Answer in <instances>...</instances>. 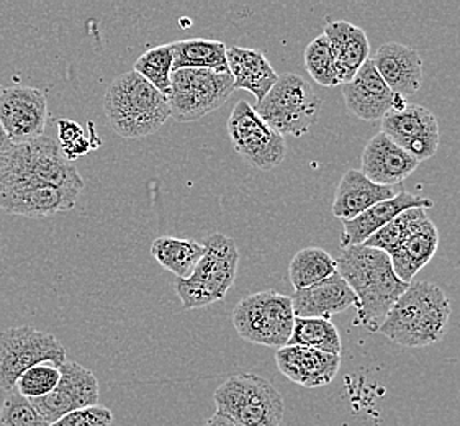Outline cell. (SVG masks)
I'll list each match as a JSON object with an SVG mask.
<instances>
[{"instance_id": "6da1fadb", "label": "cell", "mask_w": 460, "mask_h": 426, "mask_svg": "<svg viewBox=\"0 0 460 426\" xmlns=\"http://www.w3.org/2000/svg\"><path fill=\"white\" fill-rule=\"evenodd\" d=\"M336 268L358 298V318L354 324L377 332L390 308L410 284L398 279L387 253L364 244L342 248Z\"/></svg>"}, {"instance_id": "7a4b0ae2", "label": "cell", "mask_w": 460, "mask_h": 426, "mask_svg": "<svg viewBox=\"0 0 460 426\" xmlns=\"http://www.w3.org/2000/svg\"><path fill=\"white\" fill-rule=\"evenodd\" d=\"M449 320L451 302L446 292L423 280L408 286L377 332L403 348H424L441 342Z\"/></svg>"}, {"instance_id": "3957f363", "label": "cell", "mask_w": 460, "mask_h": 426, "mask_svg": "<svg viewBox=\"0 0 460 426\" xmlns=\"http://www.w3.org/2000/svg\"><path fill=\"white\" fill-rule=\"evenodd\" d=\"M103 111L111 130L128 139L155 135L171 117L166 95L135 71L111 81L103 97Z\"/></svg>"}, {"instance_id": "277c9868", "label": "cell", "mask_w": 460, "mask_h": 426, "mask_svg": "<svg viewBox=\"0 0 460 426\" xmlns=\"http://www.w3.org/2000/svg\"><path fill=\"white\" fill-rule=\"evenodd\" d=\"M4 186H51L83 192L84 179L63 155L59 143L43 135L12 143L0 155V187Z\"/></svg>"}, {"instance_id": "5b68a950", "label": "cell", "mask_w": 460, "mask_h": 426, "mask_svg": "<svg viewBox=\"0 0 460 426\" xmlns=\"http://www.w3.org/2000/svg\"><path fill=\"white\" fill-rule=\"evenodd\" d=\"M203 256L192 276L175 279V294L182 302L184 310H195L221 302L233 288L240 251L236 243L223 233H213L203 241Z\"/></svg>"}, {"instance_id": "8992f818", "label": "cell", "mask_w": 460, "mask_h": 426, "mask_svg": "<svg viewBox=\"0 0 460 426\" xmlns=\"http://www.w3.org/2000/svg\"><path fill=\"white\" fill-rule=\"evenodd\" d=\"M217 412L236 420L241 426H282L284 397L269 380L256 374H236L213 394Z\"/></svg>"}, {"instance_id": "52a82bcc", "label": "cell", "mask_w": 460, "mask_h": 426, "mask_svg": "<svg viewBox=\"0 0 460 426\" xmlns=\"http://www.w3.org/2000/svg\"><path fill=\"white\" fill-rule=\"evenodd\" d=\"M231 320L244 342L280 350L294 330L292 298L274 290L251 294L234 306Z\"/></svg>"}, {"instance_id": "ba28073f", "label": "cell", "mask_w": 460, "mask_h": 426, "mask_svg": "<svg viewBox=\"0 0 460 426\" xmlns=\"http://www.w3.org/2000/svg\"><path fill=\"white\" fill-rule=\"evenodd\" d=\"M322 109V99L302 75H279L276 85L258 103L256 111L282 137H302L314 125Z\"/></svg>"}, {"instance_id": "9c48e42d", "label": "cell", "mask_w": 460, "mask_h": 426, "mask_svg": "<svg viewBox=\"0 0 460 426\" xmlns=\"http://www.w3.org/2000/svg\"><path fill=\"white\" fill-rule=\"evenodd\" d=\"M234 93L230 73L210 69H177L171 75L167 102L171 117L179 123L197 121L218 111Z\"/></svg>"}, {"instance_id": "30bf717a", "label": "cell", "mask_w": 460, "mask_h": 426, "mask_svg": "<svg viewBox=\"0 0 460 426\" xmlns=\"http://www.w3.org/2000/svg\"><path fill=\"white\" fill-rule=\"evenodd\" d=\"M65 346L55 334L35 326H15L0 332V389L13 392L23 372L41 362L63 366Z\"/></svg>"}, {"instance_id": "8fae6325", "label": "cell", "mask_w": 460, "mask_h": 426, "mask_svg": "<svg viewBox=\"0 0 460 426\" xmlns=\"http://www.w3.org/2000/svg\"><path fill=\"white\" fill-rule=\"evenodd\" d=\"M226 127L233 148L249 166L272 171L284 163L286 139L246 101L234 105Z\"/></svg>"}, {"instance_id": "7c38bea8", "label": "cell", "mask_w": 460, "mask_h": 426, "mask_svg": "<svg viewBox=\"0 0 460 426\" xmlns=\"http://www.w3.org/2000/svg\"><path fill=\"white\" fill-rule=\"evenodd\" d=\"M382 131L418 163L433 158L439 148V123L423 105L405 103L388 111Z\"/></svg>"}, {"instance_id": "4fadbf2b", "label": "cell", "mask_w": 460, "mask_h": 426, "mask_svg": "<svg viewBox=\"0 0 460 426\" xmlns=\"http://www.w3.org/2000/svg\"><path fill=\"white\" fill-rule=\"evenodd\" d=\"M47 120L45 91L27 85L0 91V125L12 143H25L43 137Z\"/></svg>"}, {"instance_id": "5bb4252c", "label": "cell", "mask_w": 460, "mask_h": 426, "mask_svg": "<svg viewBox=\"0 0 460 426\" xmlns=\"http://www.w3.org/2000/svg\"><path fill=\"white\" fill-rule=\"evenodd\" d=\"M61 380L51 394L41 399L30 400L38 413L49 425L81 408L99 405L101 389L93 371L75 361H66L61 368Z\"/></svg>"}, {"instance_id": "9a60e30c", "label": "cell", "mask_w": 460, "mask_h": 426, "mask_svg": "<svg viewBox=\"0 0 460 426\" xmlns=\"http://www.w3.org/2000/svg\"><path fill=\"white\" fill-rule=\"evenodd\" d=\"M342 97L348 111L366 121L382 120L388 111L406 103L390 91L370 58L349 83L342 84Z\"/></svg>"}, {"instance_id": "2e32d148", "label": "cell", "mask_w": 460, "mask_h": 426, "mask_svg": "<svg viewBox=\"0 0 460 426\" xmlns=\"http://www.w3.org/2000/svg\"><path fill=\"white\" fill-rule=\"evenodd\" d=\"M279 371L306 389L332 384L341 368V356L305 346H284L276 352Z\"/></svg>"}, {"instance_id": "e0dca14e", "label": "cell", "mask_w": 460, "mask_h": 426, "mask_svg": "<svg viewBox=\"0 0 460 426\" xmlns=\"http://www.w3.org/2000/svg\"><path fill=\"white\" fill-rule=\"evenodd\" d=\"M81 192L59 187H0V209L19 217L40 218L73 210Z\"/></svg>"}, {"instance_id": "ac0fdd59", "label": "cell", "mask_w": 460, "mask_h": 426, "mask_svg": "<svg viewBox=\"0 0 460 426\" xmlns=\"http://www.w3.org/2000/svg\"><path fill=\"white\" fill-rule=\"evenodd\" d=\"M434 202L428 197L411 194L406 191H400L395 197L378 202L377 205L370 207L368 210L360 213L359 217L352 220H344L342 232H341V248H349L364 244L366 241L377 233L380 228L396 218L400 213L406 212L410 209H423L428 210L433 207Z\"/></svg>"}, {"instance_id": "d6986e66", "label": "cell", "mask_w": 460, "mask_h": 426, "mask_svg": "<svg viewBox=\"0 0 460 426\" xmlns=\"http://www.w3.org/2000/svg\"><path fill=\"white\" fill-rule=\"evenodd\" d=\"M360 173L378 186L395 187L411 176L420 163L388 138L384 131L368 141L362 153Z\"/></svg>"}, {"instance_id": "ffe728a7", "label": "cell", "mask_w": 460, "mask_h": 426, "mask_svg": "<svg viewBox=\"0 0 460 426\" xmlns=\"http://www.w3.org/2000/svg\"><path fill=\"white\" fill-rule=\"evenodd\" d=\"M372 63L390 91L402 99L411 97L423 85V59L413 48L388 41L378 48Z\"/></svg>"}, {"instance_id": "44dd1931", "label": "cell", "mask_w": 460, "mask_h": 426, "mask_svg": "<svg viewBox=\"0 0 460 426\" xmlns=\"http://www.w3.org/2000/svg\"><path fill=\"white\" fill-rule=\"evenodd\" d=\"M292 298L295 316L300 318H332V315L356 306L358 298L350 290L348 282L334 272L332 278L324 279L312 288L295 290Z\"/></svg>"}, {"instance_id": "7402d4cb", "label": "cell", "mask_w": 460, "mask_h": 426, "mask_svg": "<svg viewBox=\"0 0 460 426\" xmlns=\"http://www.w3.org/2000/svg\"><path fill=\"white\" fill-rule=\"evenodd\" d=\"M398 194L395 187L378 186L360 173V169H349L341 177L334 194L332 215L344 220H352L378 202L388 200Z\"/></svg>"}, {"instance_id": "603a6c76", "label": "cell", "mask_w": 460, "mask_h": 426, "mask_svg": "<svg viewBox=\"0 0 460 426\" xmlns=\"http://www.w3.org/2000/svg\"><path fill=\"white\" fill-rule=\"evenodd\" d=\"M323 35L332 48L340 83H349L368 59L370 45L366 31L344 20H328Z\"/></svg>"}, {"instance_id": "cb8c5ba5", "label": "cell", "mask_w": 460, "mask_h": 426, "mask_svg": "<svg viewBox=\"0 0 460 426\" xmlns=\"http://www.w3.org/2000/svg\"><path fill=\"white\" fill-rule=\"evenodd\" d=\"M228 73L233 77L234 91L243 89L252 93L258 103L276 85L279 75L266 55L252 48L231 47L226 49Z\"/></svg>"}, {"instance_id": "d4e9b609", "label": "cell", "mask_w": 460, "mask_h": 426, "mask_svg": "<svg viewBox=\"0 0 460 426\" xmlns=\"http://www.w3.org/2000/svg\"><path fill=\"white\" fill-rule=\"evenodd\" d=\"M438 246V226L428 218L398 246L395 253L390 254V261L398 279H402L406 284H411L414 276L431 262Z\"/></svg>"}, {"instance_id": "484cf974", "label": "cell", "mask_w": 460, "mask_h": 426, "mask_svg": "<svg viewBox=\"0 0 460 426\" xmlns=\"http://www.w3.org/2000/svg\"><path fill=\"white\" fill-rule=\"evenodd\" d=\"M226 45L218 40L190 38L172 43L174 66L177 69H210L217 73H228Z\"/></svg>"}, {"instance_id": "4316f807", "label": "cell", "mask_w": 460, "mask_h": 426, "mask_svg": "<svg viewBox=\"0 0 460 426\" xmlns=\"http://www.w3.org/2000/svg\"><path fill=\"white\" fill-rule=\"evenodd\" d=\"M203 251L202 243L177 236H159L151 244V256L177 279L192 276L199 261L202 260Z\"/></svg>"}, {"instance_id": "83f0119b", "label": "cell", "mask_w": 460, "mask_h": 426, "mask_svg": "<svg viewBox=\"0 0 460 426\" xmlns=\"http://www.w3.org/2000/svg\"><path fill=\"white\" fill-rule=\"evenodd\" d=\"M334 272H338L336 260L322 248L298 251L288 266V276L295 290L312 288L324 279L332 278Z\"/></svg>"}, {"instance_id": "f1b7e54d", "label": "cell", "mask_w": 460, "mask_h": 426, "mask_svg": "<svg viewBox=\"0 0 460 426\" xmlns=\"http://www.w3.org/2000/svg\"><path fill=\"white\" fill-rule=\"evenodd\" d=\"M288 346H305L318 351L341 356L342 343L341 334L328 318H300L295 316L294 330Z\"/></svg>"}, {"instance_id": "f546056e", "label": "cell", "mask_w": 460, "mask_h": 426, "mask_svg": "<svg viewBox=\"0 0 460 426\" xmlns=\"http://www.w3.org/2000/svg\"><path fill=\"white\" fill-rule=\"evenodd\" d=\"M429 217H428V213L423 209H410L406 212L400 213L396 218H394L392 222L385 225L384 228H380L377 233H374L364 243V246L384 251V253H387L388 256H390Z\"/></svg>"}, {"instance_id": "4dcf8cb0", "label": "cell", "mask_w": 460, "mask_h": 426, "mask_svg": "<svg viewBox=\"0 0 460 426\" xmlns=\"http://www.w3.org/2000/svg\"><path fill=\"white\" fill-rule=\"evenodd\" d=\"M174 66V53L172 43L159 45V47L147 49L146 53L139 56L135 61L133 71L145 77L147 83L155 85L163 95L171 93V75Z\"/></svg>"}, {"instance_id": "1f68e13d", "label": "cell", "mask_w": 460, "mask_h": 426, "mask_svg": "<svg viewBox=\"0 0 460 426\" xmlns=\"http://www.w3.org/2000/svg\"><path fill=\"white\" fill-rule=\"evenodd\" d=\"M304 58L305 67L314 83L320 84L323 87L340 85V75H338L328 38L320 35L312 40L310 45L305 48Z\"/></svg>"}, {"instance_id": "d6a6232c", "label": "cell", "mask_w": 460, "mask_h": 426, "mask_svg": "<svg viewBox=\"0 0 460 426\" xmlns=\"http://www.w3.org/2000/svg\"><path fill=\"white\" fill-rule=\"evenodd\" d=\"M61 380V369L53 362H41L20 376L15 389L17 394L28 400L47 397L58 387Z\"/></svg>"}, {"instance_id": "836d02e7", "label": "cell", "mask_w": 460, "mask_h": 426, "mask_svg": "<svg viewBox=\"0 0 460 426\" xmlns=\"http://www.w3.org/2000/svg\"><path fill=\"white\" fill-rule=\"evenodd\" d=\"M0 426H51L20 394L10 392L0 407Z\"/></svg>"}, {"instance_id": "e575fe53", "label": "cell", "mask_w": 460, "mask_h": 426, "mask_svg": "<svg viewBox=\"0 0 460 426\" xmlns=\"http://www.w3.org/2000/svg\"><path fill=\"white\" fill-rule=\"evenodd\" d=\"M113 422V413L111 408L103 405L81 408L73 413L58 420L51 426H111Z\"/></svg>"}, {"instance_id": "d590c367", "label": "cell", "mask_w": 460, "mask_h": 426, "mask_svg": "<svg viewBox=\"0 0 460 426\" xmlns=\"http://www.w3.org/2000/svg\"><path fill=\"white\" fill-rule=\"evenodd\" d=\"M58 135H59V146H67L74 141L83 138L85 131L77 121L61 119L58 121Z\"/></svg>"}, {"instance_id": "8d00e7d4", "label": "cell", "mask_w": 460, "mask_h": 426, "mask_svg": "<svg viewBox=\"0 0 460 426\" xmlns=\"http://www.w3.org/2000/svg\"><path fill=\"white\" fill-rule=\"evenodd\" d=\"M203 426H241L236 420H233V418L228 417V415H225V413H220V412H217L213 417L208 418L207 420V423Z\"/></svg>"}, {"instance_id": "74e56055", "label": "cell", "mask_w": 460, "mask_h": 426, "mask_svg": "<svg viewBox=\"0 0 460 426\" xmlns=\"http://www.w3.org/2000/svg\"><path fill=\"white\" fill-rule=\"evenodd\" d=\"M10 145H12V141H10L7 133H5V130H4L2 125H0V155H2L5 149L9 148Z\"/></svg>"}]
</instances>
